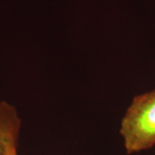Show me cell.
Segmentation results:
<instances>
[{
	"instance_id": "6da1fadb",
	"label": "cell",
	"mask_w": 155,
	"mask_h": 155,
	"mask_svg": "<svg viewBox=\"0 0 155 155\" xmlns=\"http://www.w3.org/2000/svg\"><path fill=\"white\" fill-rule=\"evenodd\" d=\"M120 134L127 154L155 146V89L134 97L122 117Z\"/></svg>"
},
{
	"instance_id": "7a4b0ae2",
	"label": "cell",
	"mask_w": 155,
	"mask_h": 155,
	"mask_svg": "<svg viewBox=\"0 0 155 155\" xmlns=\"http://www.w3.org/2000/svg\"><path fill=\"white\" fill-rule=\"evenodd\" d=\"M22 128V120L16 107L0 101V155H9L17 150Z\"/></svg>"
},
{
	"instance_id": "3957f363",
	"label": "cell",
	"mask_w": 155,
	"mask_h": 155,
	"mask_svg": "<svg viewBox=\"0 0 155 155\" xmlns=\"http://www.w3.org/2000/svg\"><path fill=\"white\" fill-rule=\"evenodd\" d=\"M9 155H18V153H17V149L11 151V153H10V154H9Z\"/></svg>"
}]
</instances>
